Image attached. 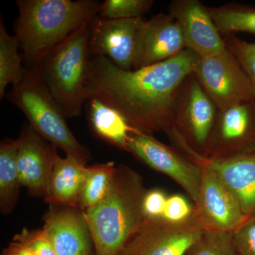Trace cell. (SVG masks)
<instances>
[{"label":"cell","mask_w":255,"mask_h":255,"mask_svg":"<svg viewBox=\"0 0 255 255\" xmlns=\"http://www.w3.org/2000/svg\"><path fill=\"white\" fill-rule=\"evenodd\" d=\"M200 58L185 48L165 61L127 71L107 57L90 56L85 96L87 100L97 97L112 105L140 131L165 132L170 126L174 94Z\"/></svg>","instance_id":"obj_1"},{"label":"cell","mask_w":255,"mask_h":255,"mask_svg":"<svg viewBox=\"0 0 255 255\" xmlns=\"http://www.w3.org/2000/svg\"><path fill=\"white\" fill-rule=\"evenodd\" d=\"M14 36L27 68H38L52 50L98 16L95 0H16Z\"/></svg>","instance_id":"obj_2"},{"label":"cell","mask_w":255,"mask_h":255,"mask_svg":"<svg viewBox=\"0 0 255 255\" xmlns=\"http://www.w3.org/2000/svg\"><path fill=\"white\" fill-rule=\"evenodd\" d=\"M146 192L140 174L119 164L105 197L83 211L96 255L122 254L147 219L142 208Z\"/></svg>","instance_id":"obj_3"},{"label":"cell","mask_w":255,"mask_h":255,"mask_svg":"<svg viewBox=\"0 0 255 255\" xmlns=\"http://www.w3.org/2000/svg\"><path fill=\"white\" fill-rule=\"evenodd\" d=\"M7 98L46 141L84 164L91 158L90 152L70 130L63 110L50 93L38 68H26L23 80L12 86Z\"/></svg>","instance_id":"obj_4"},{"label":"cell","mask_w":255,"mask_h":255,"mask_svg":"<svg viewBox=\"0 0 255 255\" xmlns=\"http://www.w3.org/2000/svg\"><path fill=\"white\" fill-rule=\"evenodd\" d=\"M219 112L193 72L189 74L178 87L171 105L170 126L165 133L172 147L200 163L206 157Z\"/></svg>","instance_id":"obj_5"},{"label":"cell","mask_w":255,"mask_h":255,"mask_svg":"<svg viewBox=\"0 0 255 255\" xmlns=\"http://www.w3.org/2000/svg\"><path fill=\"white\" fill-rule=\"evenodd\" d=\"M89 24L74 31L38 67L66 118L79 117L87 100L85 83L90 60Z\"/></svg>","instance_id":"obj_6"},{"label":"cell","mask_w":255,"mask_h":255,"mask_svg":"<svg viewBox=\"0 0 255 255\" xmlns=\"http://www.w3.org/2000/svg\"><path fill=\"white\" fill-rule=\"evenodd\" d=\"M201 179L192 218L204 231L232 233L247 219L229 188L206 158L200 164Z\"/></svg>","instance_id":"obj_7"},{"label":"cell","mask_w":255,"mask_h":255,"mask_svg":"<svg viewBox=\"0 0 255 255\" xmlns=\"http://www.w3.org/2000/svg\"><path fill=\"white\" fill-rule=\"evenodd\" d=\"M128 152L150 168L175 181L187 193L193 204L197 201L201 187L200 164L172 146L159 141L152 134L143 132L130 135Z\"/></svg>","instance_id":"obj_8"},{"label":"cell","mask_w":255,"mask_h":255,"mask_svg":"<svg viewBox=\"0 0 255 255\" xmlns=\"http://www.w3.org/2000/svg\"><path fill=\"white\" fill-rule=\"evenodd\" d=\"M255 150V97L219 110L206 157L228 159Z\"/></svg>","instance_id":"obj_9"},{"label":"cell","mask_w":255,"mask_h":255,"mask_svg":"<svg viewBox=\"0 0 255 255\" xmlns=\"http://www.w3.org/2000/svg\"><path fill=\"white\" fill-rule=\"evenodd\" d=\"M193 73L219 110L255 97L249 78L227 48L219 55L200 58Z\"/></svg>","instance_id":"obj_10"},{"label":"cell","mask_w":255,"mask_h":255,"mask_svg":"<svg viewBox=\"0 0 255 255\" xmlns=\"http://www.w3.org/2000/svg\"><path fill=\"white\" fill-rule=\"evenodd\" d=\"M203 231L192 217L180 223L147 218L120 255H184Z\"/></svg>","instance_id":"obj_11"},{"label":"cell","mask_w":255,"mask_h":255,"mask_svg":"<svg viewBox=\"0 0 255 255\" xmlns=\"http://www.w3.org/2000/svg\"><path fill=\"white\" fill-rule=\"evenodd\" d=\"M143 18L111 19L96 16L89 24L90 56H105L118 68L132 69L137 35Z\"/></svg>","instance_id":"obj_12"},{"label":"cell","mask_w":255,"mask_h":255,"mask_svg":"<svg viewBox=\"0 0 255 255\" xmlns=\"http://www.w3.org/2000/svg\"><path fill=\"white\" fill-rule=\"evenodd\" d=\"M186 48L182 29L169 13H160L145 20L139 31L132 70L170 59Z\"/></svg>","instance_id":"obj_13"},{"label":"cell","mask_w":255,"mask_h":255,"mask_svg":"<svg viewBox=\"0 0 255 255\" xmlns=\"http://www.w3.org/2000/svg\"><path fill=\"white\" fill-rule=\"evenodd\" d=\"M168 13L182 29L186 48L194 50L201 58L219 55L226 49L207 6L199 0H173L169 4Z\"/></svg>","instance_id":"obj_14"},{"label":"cell","mask_w":255,"mask_h":255,"mask_svg":"<svg viewBox=\"0 0 255 255\" xmlns=\"http://www.w3.org/2000/svg\"><path fill=\"white\" fill-rule=\"evenodd\" d=\"M18 140L17 168L20 184L32 196L45 198L54 164L57 147L40 136L29 124Z\"/></svg>","instance_id":"obj_15"},{"label":"cell","mask_w":255,"mask_h":255,"mask_svg":"<svg viewBox=\"0 0 255 255\" xmlns=\"http://www.w3.org/2000/svg\"><path fill=\"white\" fill-rule=\"evenodd\" d=\"M50 206L43 228L57 255H91V234L83 212L71 206Z\"/></svg>","instance_id":"obj_16"},{"label":"cell","mask_w":255,"mask_h":255,"mask_svg":"<svg viewBox=\"0 0 255 255\" xmlns=\"http://www.w3.org/2000/svg\"><path fill=\"white\" fill-rule=\"evenodd\" d=\"M209 162L237 199L243 214L255 216V150Z\"/></svg>","instance_id":"obj_17"},{"label":"cell","mask_w":255,"mask_h":255,"mask_svg":"<svg viewBox=\"0 0 255 255\" xmlns=\"http://www.w3.org/2000/svg\"><path fill=\"white\" fill-rule=\"evenodd\" d=\"M85 104L89 125L94 133L117 148L128 152L130 135L141 131L132 127L118 110L98 97H89Z\"/></svg>","instance_id":"obj_18"},{"label":"cell","mask_w":255,"mask_h":255,"mask_svg":"<svg viewBox=\"0 0 255 255\" xmlns=\"http://www.w3.org/2000/svg\"><path fill=\"white\" fill-rule=\"evenodd\" d=\"M85 164L72 156L56 155L50 174L45 200L50 205L78 209L79 198L85 177Z\"/></svg>","instance_id":"obj_19"},{"label":"cell","mask_w":255,"mask_h":255,"mask_svg":"<svg viewBox=\"0 0 255 255\" xmlns=\"http://www.w3.org/2000/svg\"><path fill=\"white\" fill-rule=\"evenodd\" d=\"M18 140L5 139L0 145V207L9 214L17 201L21 187L17 168Z\"/></svg>","instance_id":"obj_20"},{"label":"cell","mask_w":255,"mask_h":255,"mask_svg":"<svg viewBox=\"0 0 255 255\" xmlns=\"http://www.w3.org/2000/svg\"><path fill=\"white\" fill-rule=\"evenodd\" d=\"M220 34L236 33L255 34V5L228 3L219 6H207Z\"/></svg>","instance_id":"obj_21"},{"label":"cell","mask_w":255,"mask_h":255,"mask_svg":"<svg viewBox=\"0 0 255 255\" xmlns=\"http://www.w3.org/2000/svg\"><path fill=\"white\" fill-rule=\"evenodd\" d=\"M19 43L15 36L6 31L2 18L0 19V98L5 96L6 87L17 85L24 77L23 55L18 52Z\"/></svg>","instance_id":"obj_22"},{"label":"cell","mask_w":255,"mask_h":255,"mask_svg":"<svg viewBox=\"0 0 255 255\" xmlns=\"http://www.w3.org/2000/svg\"><path fill=\"white\" fill-rule=\"evenodd\" d=\"M117 167L113 162L86 167L78 209L86 211L100 202L110 190Z\"/></svg>","instance_id":"obj_23"},{"label":"cell","mask_w":255,"mask_h":255,"mask_svg":"<svg viewBox=\"0 0 255 255\" xmlns=\"http://www.w3.org/2000/svg\"><path fill=\"white\" fill-rule=\"evenodd\" d=\"M184 255H238L231 233L204 231Z\"/></svg>","instance_id":"obj_24"},{"label":"cell","mask_w":255,"mask_h":255,"mask_svg":"<svg viewBox=\"0 0 255 255\" xmlns=\"http://www.w3.org/2000/svg\"><path fill=\"white\" fill-rule=\"evenodd\" d=\"M154 3L153 0H106L101 3L98 16L111 19L140 18Z\"/></svg>","instance_id":"obj_25"},{"label":"cell","mask_w":255,"mask_h":255,"mask_svg":"<svg viewBox=\"0 0 255 255\" xmlns=\"http://www.w3.org/2000/svg\"><path fill=\"white\" fill-rule=\"evenodd\" d=\"M226 48L234 55L249 78L255 91V43H250L234 34L223 36Z\"/></svg>","instance_id":"obj_26"},{"label":"cell","mask_w":255,"mask_h":255,"mask_svg":"<svg viewBox=\"0 0 255 255\" xmlns=\"http://www.w3.org/2000/svg\"><path fill=\"white\" fill-rule=\"evenodd\" d=\"M13 240L26 245L35 255H57L43 228L38 230L23 228L21 232L15 235Z\"/></svg>","instance_id":"obj_27"},{"label":"cell","mask_w":255,"mask_h":255,"mask_svg":"<svg viewBox=\"0 0 255 255\" xmlns=\"http://www.w3.org/2000/svg\"><path fill=\"white\" fill-rule=\"evenodd\" d=\"M231 236L238 255H255V216L247 217Z\"/></svg>","instance_id":"obj_28"},{"label":"cell","mask_w":255,"mask_h":255,"mask_svg":"<svg viewBox=\"0 0 255 255\" xmlns=\"http://www.w3.org/2000/svg\"><path fill=\"white\" fill-rule=\"evenodd\" d=\"M193 204L181 194L167 197L162 218L170 223L185 222L192 217Z\"/></svg>","instance_id":"obj_29"},{"label":"cell","mask_w":255,"mask_h":255,"mask_svg":"<svg viewBox=\"0 0 255 255\" xmlns=\"http://www.w3.org/2000/svg\"><path fill=\"white\" fill-rule=\"evenodd\" d=\"M167 197L163 191L152 189L147 191L144 196L142 208L147 219L162 218Z\"/></svg>","instance_id":"obj_30"},{"label":"cell","mask_w":255,"mask_h":255,"mask_svg":"<svg viewBox=\"0 0 255 255\" xmlns=\"http://www.w3.org/2000/svg\"><path fill=\"white\" fill-rule=\"evenodd\" d=\"M1 255H35L26 245L20 242L14 241L4 248Z\"/></svg>","instance_id":"obj_31"},{"label":"cell","mask_w":255,"mask_h":255,"mask_svg":"<svg viewBox=\"0 0 255 255\" xmlns=\"http://www.w3.org/2000/svg\"><path fill=\"white\" fill-rule=\"evenodd\" d=\"M92 255V254H91V255Z\"/></svg>","instance_id":"obj_32"}]
</instances>
